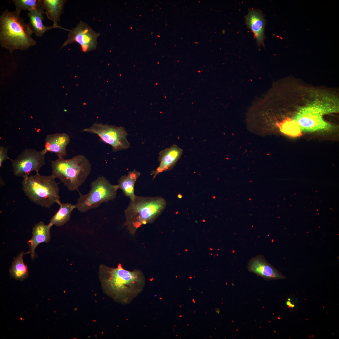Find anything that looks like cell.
Returning <instances> with one entry per match:
<instances>
[{
  "instance_id": "cb8c5ba5",
  "label": "cell",
  "mask_w": 339,
  "mask_h": 339,
  "mask_svg": "<svg viewBox=\"0 0 339 339\" xmlns=\"http://www.w3.org/2000/svg\"><path fill=\"white\" fill-rule=\"evenodd\" d=\"M182 196L181 195V194H179L178 195V198H179V199H181L182 198Z\"/></svg>"
},
{
  "instance_id": "4fadbf2b",
  "label": "cell",
  "mask_w": 339,
  "mask_h": 339,
  "mask_svg": "<svg viewBox=\"0 0 339 339\" xmlns=\"http://www.w3.org/2000/svg\"><path fill=\"white\" fill-rule=\"evenodd\" d=\"M70 141L69 136L65 133H56L47 135L45 142V148L41 150L45 154L47 152L56 153L58 158L66 156V148Z\"/></svg>"
},
{
  "instance_id": "7a4b0ae2",
  "label": "cell",
  "mask_w": 339,
  "mask_h": 339,
  "mask_svg": "<svg viewBox=\"0 0 339 339\" xmlns=\"http://www.w3.org/2000/svg\"><path fill=\"white\" fill-rule=\"evenodd\" d=\"M21 12L6 9L0 16V44L11 53L15 50H26L36 45L27 24L21 18Z\"/></svg>"
},
{
  "instance_id": "ffe728a7",
  "label": "cell",
  "mask_w": 339,
  "mask_h": 339,
  "mask_svg": "<svg viewBox=\"0 0 339 339\" xmlns=\"http://www.w3.org/2000/svg\"><path fill=\"white\" fill-rule=\"evenodd\" d=\"M25 254L23 252H21L15 258L9 269L11 277L16 280L23 281L28 276L29 273L28 268L23 260V256Z\"/></svg>"
},
{
  "instance_id": "8fae6325",
  "label": "cell",
  "mask_w": 339,
  "mask_h": 339,
  "mask_svg": "<svg viewBox=\"0 0 339 339\" xmlns=\"http://www.w3.org/2000/svg\"><path fill=\"white\" fill-rule=\"evenodd\" d=\"M249 271L267 280H274L284 278L279 272L266 261L261 255L252 258L248 264Z\"/></svg>"
},
{
  "instance_id": "ac0fdd59",
  "label": "cell",
  "mask_w": 339,
  "mask_h": 339,
  "mask_svg": "<svg viewBox=\"0 0 339 339\" xmlns=\"http://www.w3.org/2000/svg\"><path fill=\"white\" fill-rule=\"evenodd\" d=\"M140 174V172L134 170L129 172L127 175L121 176L118 181L119 188L122 190L125 195L128 197L130 200H133L135 197V184Z\"/></svg>"
},
{
  "instance_id": "3957f363",
  "label": "cell",
  "mask_w": 339,
  "mask_h": 339,
  "mask_svg": "<svg viewBox=\"0 0 339 339\" xmlns=\"http://www.w3.org/2000/svg\"><path fill=\"white\" fill-rule=\"evenodd\" d=\"M166 202L160 196L145 197L136 195L130 200L124 211L125 221L124 226L130 234L133 235L142 226L151 223L165 209Z\"/></svg>"
},
{
  "instance_id": "5bb4252c",
  "label": "cell",
  "mask_w": 339,
  "mask_h": 339,
  "mask_svg": "<svg viewBox=\"0 0 339 339\" xmlns=\"http://www.w3.org/2000/svg\"><path fill=\"white\" fill-rule=\"evenodd\" d=\"M247 26L253 33L257 44L264 46L265 20L261 12L256 9H250L245 16Z\"/></svg>"
},
{
  "instance_id": "9c48e42d",
  "label": "cell",
  "mask_w": 339,
  "mask_h": 339,
  "mask_svg": "<svg viewBox=\"0 0 339 339\" xmlns=\"http://www.w3.org/2000/svg\"><path fill=\"white\" fill-rule=\"evenodd\" d=\"M45 155L41 151L30 148L24 149L16 158L11 160L14 175L24 178L32 171L39 172L45 164Z\"/></svg>"
},
{
  "instance_id": "484cf974",
  "label": "cell",
  "mask_w": 339,
  "mask_h": 339,
  "mask_svg": "<svg viewBox=\"0 0 339 339\" xmlns=\"http://www.w3.org/2000/svg\"><path fill=\"white\" fill-rule=\"evenodd\" d=\"M193 302H194V303H195V301H194V299H193Z\"/></svg>"
},
{
  "instance_id": "7402d4cb",
  "label": "cell",
  "mask_w": 339,
  "mask_h": 339,
  "mask_svg": "<svg viewBox=\"0 0 339 339\" xmlns=\"http://www.w3.org/2000/svg\"><path fill=\"white\" fill-rule=\"evenodd\" d=\"M8 148L5 147L3 146L0 147V167L2 166V163L3 161L7 159H10L8 156Z\"/></svg>"
},
{
  "instance_id": "d4e9b609",
  "label": "cell",
  "mask_w": 339,
  "mask_h": 339,
  "mask_svg": "<svg viewBox=\"0 0 339 339\" xmlns=\"http://www.w3.org/2000/svg\"><path fill=\"white\" fill-rule=\"evenodd\" d=\"M217 309V310H216V312H217V313H219V312H220L219 310V309Z\"/></svg>"
},
{
  "instance_id": "277c9868",
  "label": "cell",
  "mask_w": 339,
  "mask_h": 339,
  "mask_svg": "<svg viewBox=\"0 0 339 339\" xmlns=\"http://www.w3.org/2000/svg\"><path fill=\"white\" fill-rule=\"evenodd\" d=\"M51 176L58 178L70 191L78 190L85 181L92 165L84 155L79 154L68 159L58 158L51 161Z\"/></svg>"
},
{
  "instance_id": "30bf717a",
  "label": "cell",
  "mask_w": 339,
  "mask_h": 339,
  "mask_svg": "<svg viewBox=\"0 0 339 339\" xmlns=\"http://www.w3.org/2000/svg\"><path fill=\"white\" fill-rule=\"evenodd\" d=\"M100 35L95 32L87 24L82 21L74 28L70 30L67 40L62 48L67 45L76 42L80 45L81 51L86 52L95 49L97 46V39Z\"/></svg>"
},
{
  "instance_id": "5b68a950",
  "label": "cell",
  "mask_w": 339,
  "mask_h": 339,
  "mask_svg": "<svg viewBox=\"0 0 339 339\" xmlns=\"http://www.w3.org/2000/svg\"><path fill=\"white\" fill-rule=\"evenodd\" d=\"M21 183L25 195L38 205L49 208L61 202L58 184L51 175H41L37 172L24 177Z\"/></svg>"
},
{
  "instance_id": "2e32d148",
  "label": "cell",
  "mask_w": 339,
  "mask_h": 339,
  "mask_svg": "<svg viewBox=\"0 0 339 339\" xmlns=\"http://www.w3.org/2000/svg\"><path fill=\"white\" fill-rule=\"evenodd\" d=\"M66 1L65 0H41L45 13L48 19L53 22V25L69 31L70 30L64 29L57 24L63 12L64 6Z\"/></svg>"
},
{
  "instance_id": "ba28073f",
  "label": "cell",
  "mask_w": 339,
  "mask_h": 339,
  "mask_svg": "<svg viewBox=\"0 0 339 339\" xmlns=\"http://www.w3.org/2000/svg\"><path fill=\"white\" fill-rule=\"evenodd\" d=\"M82 131L97 135L103 142L110 145L114 152L130 147V144L127 139V133L123 127L94 123Z\"/></svg>"
},
{
  "instance_id": "603a6c76",
  "label": "cell",
  "mask_w": 339,
  "mask_h": 339,
  "mask_svg": "<svg viewBox=\"0 0 339 339\" xmlns=\"http://www.w3.org/2000/svg\"><path fill=\"white\" fill-rule=\"evenodd\" d=\"M286 304H287V305H288V306H291V307H294V305H293V304H291V303H290V302H289V301H288V302H287V303H286Z\"/></svg>"
},
{
  "instance_id": "6da1fadb",
  "label": "cell",
  "mask_w": 339,
  "mask_h": 339,
  "mask_svg": "<svg viewBox=\"0 0 339 339\" xmlns=\"http://www.w3.org/2000/svg\"><path fill=\"white\" fill-rule=\"evenodd\" d=\"M99 278L103 289L117 301L128 303L143 289L145 278L140 270H126L119 264L116 268L101 264Z\"/></svg>"
},
{
  "instance_id": "7c38bea8",
  "label": "cell",
  "mask_w": 339,
  "mask_h": 339,
  "mask_svg": "<svg viewBox=\"0 0 339 339\" xmlns=\"http://www.w3.org/2000/svg\"><path fill=\"white\" fill-rule=\"evenodd\" d=\"M183 151L181 148L175 144L161 151L158 158L159 165L151 174L153 175V179L159 173L173 168L181 157Z\"/></svg>"
},
{
  "instance_id": "44dd1931",
  "label": "cell",
  "mask_w": 339,
  "mask_h": 339,
  "mask_svg": "<svg viewBox=\"0 0 339 339\" xmlns=\"http://www.w3.org/2000/svg\"><path fill=\"white\" fill-rule=\"evenodd\" d=\"M11 1L14 3L16 10L19 12L24 10L29 11L36 10L45 13L41 0H13Z\"/></svg>"
},
{
  "instance_id": "8992f818",
  "label": "cell",
  "mask_w": 339,
  "mask_h": 339,
  "mask_svg": "<svg viewBox=\"0 0 339 339\" xmlns=\"http://www.w3.org/2000/svg\"><path fill=\"white\" fill-rule=\"evenodd\" d=\"M337 108L327 99L317 100L304 107L297 112L293 120L300 131L326 130L331 126L325 122L322 115L335 112Z\"/></svg>"
},
{
  "instance_id": "9a60e30c",
  "label": "cell",
  "mask_w": 339,
  "mask_h": 339,
  "mask_svg": "<svg viewBox=\"0 0 339 339\" xmlns=\"http://www.w3.org/2000/svg\"><path fill=\"white\" fill-rule=\"evenodd\" d=\"M52 226L50 223L45 225L41 221L33 227L32 237L28 242L30 250L25 253L30 254L32 259L35 258V250L37 245L41 243H48L50 241V230Z\"/></svg>"
},
{
  "instance_id": "e0dca14e",
  "label": "cell",
  "mask_w": 339,
  "mask_h": 339,
  "mask_svg": "<svg viewBox=\"0 0 339 339\" xmlns=\"http://www.w3.org/2000/svg\"><path fill=\"white\" fill-rule=\"evenodd\" d=\"M43 14L36 10L29 11L28 13L29 22L27 24L32 34L34 33L38 37H42L47 30L58 28L53 25L51 26L44 25L43 23L44 19Z\"/></svg>"
},
{
  "instance_id": "d6986e66",
  "label": "cell",
  "mask_w": 339,
  "mask_h": 339,
  "mask_svg": "<svg viewBox=\"0 0 339 339\" xmlns=\"http://www.w3.org/2000/svg\"><path fill=\"white\" fill-rule=\"evenodd\" d=\"M59 208L57 212L50 220V223L52 225L57 226H63L70 220L71 213L74 208L75 205L71 203H62L58 204Z\"/></svg>"
},
{
  "instance_id": "52a82bcc",
  "label": "cell",
  "mask_w": 339,
  "mask_h": 339,
  "mask_svg": "<svg viewBox=\"0 0 339 339\" xmlns=\"http://www.w3.org/2000/svg\"><path fill=\"white\" fill-rule=\"evenodd\" d=\"M91 190L85 195L80 193V197L75 205L79 211L86 213L97 208L104 202L115 199L119 187L114 185L104 176H98L90 185Z\"/></svg>"
}]
</instances>
